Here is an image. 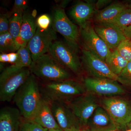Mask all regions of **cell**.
<instances>
[{
  "instance_id": "25",
  "label": "cell",
  "mask_w": 131,
  "mask_h": 131,
  "mask_svg": "<svg viewBox=\"0 0 131 131\" xmlns=\"http://www.w3.org/2000/svg\"><path fill=\"white\" fill-rule=\"evenodd\" d=\"M111 24L123 32L131 25V9L127 8L124 10Z\"/></svg>"
},
{
  "instance_id": "29",
  "label": "cell",
  "mask_w": 131,
  "mask_h": 131,
  "mask_svg": "<svg viewBox=\"0 0 131 131\" xmlns=\"http://www.w3.org/2000/svg\"><path fill=\"white\" fill-rule=\"evenodd\" d=\"M38 28L42 30H47L50 27L52 24V18L49 15H41L36 19Z\"/></svg>"
},
{
  "instance_id": "12",
  "label": "cell",
  "mask_w": 131,
  "mask_h": 131,
  "mask_svg": "<svg viewBox=\"0 0 131 131\" xmlns=\"http://www.w3.org/2000/svg\"><path fill=\"white\" fill-rule=\"evenodd\" d=\"M57 39V32L52 26L47 30H42L38 27L35 34L27 45L32 62L48 53L50 47Z\"/></svg>"
},
{
  "instance_id": "27",
  "label": "cell",
  "mask_w": 131,
  "mask_h": 131,
  "mask_svg": "<svg viewBox=\"0 0 131 131\" xmlns=\"http://www.w3.org/2000/svg\"><path fill=\"white\" fill-rule=\"evenodd\" d=\"M47 130L31 120L23 118L19 131H47Z\"/></svg>"
},
{
  "instance_id": "42",
  "label": "cell",
  "mask_w": 131,
  "mask_h": 131,
  "mask_svg": "<svg viewBox=\"0 0 131 131\" xmlns=\"http://www.w3.org/2000/svg\"><path fill=\"white\" fill-rule=\"evenodd\" d=\"M81 130V131H87L86 130Z\"/></svg>"
},
{
  "instance_id": "3",
  "label": "cell",
  "mask_w": 131,
  "mask_h": 131,
  "mask_svg": "<svg viewBox=\"0 0 131 131\" xmlns=\"http://www.w3.org/2000/svg\"><path fill=\"white\" fill-rule=\"evenodd\" d=\"M29 69L31 74L44 82L58 81L70 80L69 70L58 63L48 53L32 62Z\"/></svg>"
},
{
  "instance_id": "18",
  "label": "cell",
  "mask_w": 131,
  "mask_h": 131,
  "mask_svg": "<svg viewBox=\"0 0 131 131\" xmlns=\"http://www.w3.org/2000/svg\"><path fill=\"white\" fill-rule=\"evenodd\" d=\"M31 120L48 130L60 128L54 118L50 102L43 98Z\"/></svg>"
},
{
  "instance_id": "6",
  "label": "cell",
  "mask_w": 131,
  "mask_h": 131,
  "mask_svg": "<svg viewBox=\"0 0 131 131\" xmlns=\"http://www.w3.org/2000/svg\"><path fill=\"white\" fill-rule=\"evenodd\" d=\"M52 18V27L54 30L62 35L67 43L78 51L80 28L68 18L64 9L58 7L55 8Z\"/></svg>"
},
{
  "instance_id": "39",
  "label": "cell",
  "mask_w": 131,
  "mask_h": 131,
  "mask_svg": "<svg viewBox=\"0 0 131 131\" xmlns=\"http://www.w3.org/2000/svg\"><path fill=\"white\" fill-rule=\"evenodd\" d=\"M128 127L129 128H130V129H131V121L130 122V124H129Z\"/></svg>"
},
{
  "instance_id": "31",
  "label": "cell",
  "mask_w": 131,
  "mask_h": 131,
  "mask_svg": "<svg viewBox=\"0 0 131 131\" xmlns=\"http://www.w3.org/2000/svg\"><path fill=\"white\" fill-rule=\"evenodd\" d=\"M28 3L26 0H15L12 11L24 13L28 8Z\"/></svg>"
},
{
  "instance_id": "28",
  "label": "cell",
  "mask_w": 131,
  "mask_h": 131,
  "mask_svg": "<svg viewBox=\"0 0 131 131\" xmlns=\"http://www.w3.org/2000/svg\"><path fill=\"white\" fill-rule=\"evenodd\" d=\"M118 77L119 82L123 85L131 87V61L128 62Z\"/></svg>"
},
{
  "instance_id": "40",
  "label": "cell",
  "mask_w": 131,
  "mask_h": 131,
  "mask_svg": "<svg viewBox=\"0 0 131 131\" xmlns=\"http://www.w3.org/2000/svg\"><path fill=\"white\" fill-rule=\"evenodd\" d=\"M73 131H81V130H75Z\"/></svg>"
},
{
  "instance_id": "30",
  "label": "cell",
  "mask_w": 131,
  "mask_h": 131,
  "mask_svg": "<svg viewBox=\"0 0 131 131\" xmlns=\"http://www.w3.org/2000/svg\"><path fill=\"white\" fill-rule=\"evenodd\" d=\"M9 13L0 15V34L8 32L9 29Z\"/></svg>"
},
{
  "instance_id": "43",
  "label": "cell",
  "mask_w": 131,
  "mask_h": 131,
  "mask_svg": "<svg viewBox=\"0 0 131 131\" xmlns=\"http://www.w3.org/2000/svg\"></svg>"
},
{
  "instance_id": "16",
  "label": "cell",
  "mask_w": 131,
  "mask_h": 131,
  "mask_svg": "<svg viewBox=\"0 0 131 131\" xmlns=\"http://www.w3.org/2000/svg\"><path fill=\"white\" fill-rule=\"evenodd\" d=\"M95 4V1H79L70 9L69 15L80 28L90 21L94 17L96 12Z\"/></svg>"
},
{
  "instance_id": "10",
  "label": "cell",
  "mask_w": 131,
  "mask_h": 131,
  "mask_svg": "<svg viewBox=\"0 0 131 131\" xmlns=\"http://www.w3.org/2000/svg\"><path fill=\"white\" fill-rule=\"evenodd\" d=\"M82 52V65L91 77L107 78L118 82V76L113 73L105 61L84 48Z\"/></svg>"
},
{
  "instance_id": "38",
  "label": "cell",
  "mask_w": 131,
  "mask_h": 131,
  "mask_svg": "<svg viewBox=\"0 0 131 131\" xmlns=\"http://www.w3.org/2000/svg\"><path fill=\"white\" fill-rule=\"evenodd\" d=\"M47 131H64L61 128L60 129H51V130H47Z\"/></svg>"
},
{
  "instance_id": "24",
  "label": "cell",
  "mask_w": 131,
  "mask_h": 131,
  "mask_svg": "<svg viewBox=\"0 0 131 131\" xmlns=\"http://www.w3.org/2000/svg\"><path fill=\"white\" fill-rule=\"evenodd\" d=\"M16 52L18 56V60L12 65L20 69L29 68L32 63V59L27 45L21 46Z\"/></svg>"
},
{
  "instance_id": "1",
  "label": "cell",
  "mask_w": 131,
  "mask_h": 131,
  "mask_svg": "<svg viewBox=\"0 0 131 131\" xmlns=\"http://www.w3.org/2000/svg\"><path fill=\"white\" fill-rule=\"evenodd\" d=\"M42 99L38 79L31 74L16 92L13 101L23 118L32 120Z\"/></svg>"
},
{
  "instance_id": "9",
  "label": "cell",
  "mask_w": 131,
  "mask_h": 131,
  "mask_svg": "<svg viewBox=\"0 0 131 131\" xmlns=\"http://www.w3.org/2000/svg\"><path fill=\"white\" fill-rule=\"evenodd\" d=\"M118 82L107 78L88 77L84 78L83 84L88 93L107 98L125 93V89Z\"/></svg>"
},
{
  "instance_id": "5",
  "label": "cell",
  "mask_w": 131,
  "mask_h": 131,
  "mask_svg": "<svg viewBox=\"0 0 131 131\" xmlns=\"http://www.w3.org/2000/svg\"><path fill=\"white\" fill-rule=\"evenodd\" d=\"M78 52L66 42L56 40L50 47L48 53L61 66L79 75L82 65Z\"/></svg>"
},
{
  "instance_id": "2",
  "label": "cell",
  "mask_w": 131,
  "mask_h": 131,
  "mask_svg": "<svg viewBox=\"0 0 131 131\" xmlns=\"http://www.w3.org/2000/svg\"><path fill=\"white\" fill-rule=\"evenodd\" d=\"M43 99L48 101L68 103L77 96L86 92L83 84L73 79L39 83Z\"/></svg>"
},
{
  "instance_id": "17",
  "label": "cell",
  "mask_w": 131,
  "mask_h": 131,
  "mask_svg": "<svg viewBox=\"0 0 131 131\" xmlns=\"http://www.w3.org/2000/svg\"><path fill=\"white\" fill-rule=\"evenodd\" d=\"M22 119L17 107H3L0 111V131H19Z\"/></svg>"
},
{
  "instance_id": "19",
  "label": "cell",
  "mask_w": 131,
  "mask_h": 131,
  "mask_svg": "<svg viewBox=\"0 0 131 131\" xmlns=\"http://www.w3.org/2000/svg\"><path fill=\"white\" fill-rule=\"evenodd\" d=\"M126 4L121 2H114L106 7L96 11L93 17L95 24L111 23L123 11L127 8Z\"/></svg>"
},
{
  "instance_id": "11",
  "label": "cell",
  "mask_w": 131,
  "mask_h": 131,
  "mask_svg": "<svg viewBox=\"0 0 131 131\" xmlns=\"http://www.w3.org/2000/svg\"><path fill=\"white\" fill-rule=\"evenodd\" d=\"M80 37L83 43V48L93 52L105 61L111 51L98 36L90 21L80 27Z\"/></svg>"
},
{
  "instance_id": "22",
  "label": "cell",
  "mask_w": 131,
  "mask_h": 131,
  "mask_svg": "<svg viewBox=\"0 0 131 131\" xmlns=\"http://www.w3.org/2000/svg\"><path fill=\"white\" fill-rule=\"evenodd\" d=\"M105 62L113 73L117 76L121 73L129 62L120 55L117 49L111 51Z\"/></svg>"
},
{
  "instance_id": "41",
  "label": "cell",
  "mask_w": 131,
  "mask_h": 131,
  "mask_svg": "<svg viewBox=\"0 0 131 131\" xmlns=\"http://www.w3.org/2000/svg\"><path fill=\"white\" fill-rule=\"evenodd\" d=\"M126 131H131V129H130L129 130H127Z\"/></svg>"
},
{
  "instance_id": "32",
  "label": "cell",
  "mask_w": 131,
  "mask_h": 131,
  "mask_svg": "<svg viewBox=\"0 0 131 131\" xmlns=\"http://www.w3.org/2000/svg\"><path fill=\"white\" fill-rule=\"evenodd\" d=\"M110 0H99L95 3V8L96 11L105 7L112 2Z\"/></svg>"
},
{
  "instance_id": "20",
  "label": "cell",
  "mask_w": 131,
  "mask_h": 131,
  "mask_svg": "<svg viewBox=\"0 0 131 131\" xmlns=\"http://www.w3.org/2000/svg\"><path fill=\"white\" fill-rule=\"evenodd\" d=\"M36 14L37 12L35 10L31 13L27 9L23 14L19 37L27 43L35 34L37 29L35 19Z\"/></svg>"
},
{
  "instance_id": "34",
  "label": "cell",
  "mask_w": 131,
  "mask_h": 131,
  "mask_svg": "<svg viewBox=\"0 0 131 131\" xmlns=\"http://www.w3.org/2000/svg\"><path fill=\"white\" fill-rule=\"evenodd\" d=\"M9 58L8 53H1L0 62L1 63H9Z\"/></svg>"
},
{
  "instance_id": "36",
  "label": "cell",
  "mask_w": 131,
  "mask_h": 131,
  "mask_svg": "<svg viewBox=\"0 0 131 131\" xmlns=\"http://www.w3.org/2000/svg\"><path fill=\"white\" fill-rule=\"evenodd\" d=\"M70 1H62L60 2V4L58 5V7L64 9L68 5V3L70 2Z\"/></svg>"
},
{
  "instance_id": "23",
  "label": "cell",
  "mask_w": 131,
  "mask_h": 131,
  "mask_svg": "<svg viewBox=\"0 0 131 131\" xmlns=\"http://www.w3.org/2000/svg\"><path fill=\"white\" fill-rule=\"evenodd\" d=\"M24 13L12 12L9 13V29L8 32L15 39L19 37Z\"/></svg>"
},
{
  "instance_id": "33",
  "label": "cell",
  "mask_w": 131,
  "mask_h": 131,
  "mask_svg": "<svg viewBox=\"0 0 131 131\" xmlns=\"http://www.w3.org/2000/svg\"><path fill=\"white\" fill-rule=\"evenodd\" d=\"M9 56V63L12 64H14L18 60V56L17 52L8 53Z\"/></svg>"
},
{
  "instance_id": "35",
  "label": "cell",
  "mask_w": 131,
  "mask_h": 131,
  "mask_svg": "<svg viewBox=\"0 0 131 131\" xmlns=\"http://www.w3.org/2000/svg\"><path fill=\"white\" fill-rule=\"evenodd\" d=\"M123 32L126 38L131 39V25L126 28Z\"/></svg>"
},
{
  "instance_id": "21",
  "label": "cell",
  "mask_w": 131,
  "mask_h": 131,
  "mask_svg": "<svg viewBox=\"0 0 131 131\" xmlns=\"http://www.w3.org/2000/svg\"><path fill=\"white\" fill-rule=\"evenodd\" d=\"M19 37L16 39H15L9 32L0 34L1 53L16 52L21 46L27 45V43L24 42L21 39L19 40Z\"/></svg>"
},
{
  "instance_id": "7",
  "label": "cell",
  "mask_w": 131,
  "mask_h": 131,
  "mask_svg": "<svg viewBox=\"0 0 131 131\" xmlns=\"http://www.w3.org/2000/svg\"><path fill=\"white\" fill-rule=\"evenodd\" d=\"M102 106L108 113L117 129H125L131 121V102L118 96L104 98Z\"/></svg>"
},
{
  "instance_id": "37",
  "label": "cell",
  "mask_w": 131,
  "mask_h": 131,
  "mask_svg": "<svg viewBox=\"0 0 131 131\" xmlns=\"http://www.w3.org/2000/svg\"><path fill=\"white\" fill-rule=\"evenodd\" d=\"M126 5L127 7L128 8L131 9V1L128 2L127 4H126Z\"/></svg>"
},
{
  "instance_id": "13",
  "label": "cell",
  "mask_w": 131,
  "mask_h": 131,
  "mask_svg": "<svg viewBox=\"0 0 131 131\" xmlns=\"http://www.w3.org/2000/svg\"><path fill=\"white\" fill-rule=\"evenodd\" d=\"M56 121L64 131L81 130L78 121L68 103L58 102H50Z\"/></svg>"
},
{
  "instance_id": "14",
  "label": "cell",
  "mask_w": 131,
  "mask_h": 131,
  "mask_svg": "<svg viewBox=\"0 0 131 131\" xmlns=\"http://www.w3.org/2000/svg\"><path fill=\"white\" fill-rule=\"evenodd\" d=\"M94 29L111 51L117 49L126 38L124 32L111 23L95 24Z\"/></svg>"
},
{
  "instance_id": "15",
  "label": "cell",
  "mask_w": 131,
  "mask_h": 131,
  "mask_svg": "<svg viewBox=\"0 0 131 131\" xmlns=\"http://www.w3.org/2000/svg\"><path fill=\"white\" fill-rule=\"evenodd\" d=\"M117 129L116 125L106 110L102 106H100L94 111L83 130L87 131H114Z\"/></svg>"
},
{
  "instance_id": "4",
  "label": "cell",
  "mask_w": 131,
  "mask_h": 131,
  "mask_svg": "<svg viewBox=\"0 0 131 131\" xmlns=\"http://www.w3.org/2000/svg\"><path fill=\"white\" fill-rule=\"evenodd\" d=\"M31 74L29 68L20 69L11 65L0 75V101L9 102Z\"/></svg>"
},
{
  "instance_id": "8",
  "label": "cell",
  "mask_w": 131,
  "mask_h": 131,
  "mask_svg": "<svg viewBox=\"0 0 131 131\" xmlns=\"http://www.w3.org/2000/svg\"><path fill=\"white\" fill-rule=\"evenodd\" d=\"M67 103L77 118L81 130L85 129L89 118L100 106L96 95L90 93L77 96Z\"/></svg>"
},
{
  "instance_id": "26",
  "label": "cell",
  "mask_w": 131,
  "mask_h": 131,
  "mask_svg": "<svg viewBox=\"0 0 131 131\" xmlns=\"http://www.w3.org/2000/svg\"><path fill=\"white\" fill-rule=\"evenodd\" d=\"M116 49L123 58L129 62L131 61V39L123 40Z\"/></svg>"
}]
</instances>
